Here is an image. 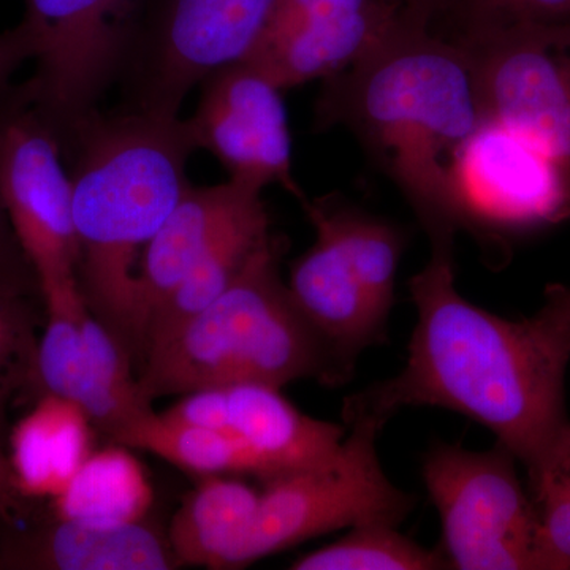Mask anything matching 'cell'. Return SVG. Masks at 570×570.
Returning <instances> with one entry per match:
<instances>
[{"mask_svg": "<svg viewBox=\"0 0 570 570\" xmlns=\"http://www.w3.org/2000/svg\"><path fill=\"white\" fill-rule=\"evenodd\" d=\"M453 247L455 239H431L430 262L409 283L417 324L406 366L348 396L344 422L385 425L404 407L448 409L489 428L527 468L532 489L570 434V325L542 311L509 321L468 302L455 285Z\"/></svg>", "mask_w": 570, "mask_h": 570, "instance_id": "cell-1", "label": "cell"}, {"mask_svg": "<svg viewBox=\"0 0 570 570\" xmlns=\"http://www.w3.org/2000/svg\"><path fill=\"white\" fill-rule=\"evenodd\" d=\"M414 10L376 50L326 78L321 126L356 135L417 213L430 239L460 230L455 165L487 121L471 52Z\"/></svg>", "mask_w": 570, "mask_h": 570, "instance_id": "cell-2", "label": "cell"}, {"mask_svg": "<svg viewBox=\"0 0 570 570\" xmlns=\"http://www.w3.org/2000/svg\"><path fill=\"white\" fill-rule=\"evenodd\" d=\"M69 156L78 283L89 313L141 360L137 257L189 186L187 119L122 107L94 111L61 141Z\"/></svg>", "mask_w": 570, "mask_h": 570, "instance_id": "cell-3", "label": "cell"}, {"mask_svg": "<svg viewBox=\"0 0 570 570\" xmlns=\"http://www.w3.org/2000/svg\"><path fill=\"white\" fill-rule=\"evenodd\" d=\"M279 261L272 236L223 295L145 356L138 384L146 400L234 384L283 389L309 377L336 387L354 376L296 306Z\"/></svg>", "mask_w": 570, "mask_h": 570, "instance_id": "cell-4", "label": "cell"}, {"mask_svg": "<svg viewBox=\"0 0 570 570\" xmlns=\"http://www.w3.org/2000/svg\"><path fill=\"white\" fill-rule=\"evenodd\" d=\"M346 425L351 434L328 460L264 480L243 568L356 524L400 527L414 510L415 498L393 485L379 461L376 441L384 425L370 417L347 420Z\"/></svg>", "mask_w": 570, "mask_h": 570, "instance_id": "cell-5", "label": "cell"}, {"mask_svg": "<svg viewBox=\"0 0 570 570\" xmlns=\"http://www.w3.org/2000/svg\"><path fill=\"white\" fill-rule=\"evenodd\" d=\"M276 0H140L121 73L126 107L179 116L184 99L257 47Z\"/></svg>", "mask_w": 570, "mask_h": 570, "instance_id": "cell-6", "label": "cell"}, {"mask_svg": "<svg viewBox=\"0 0 570 570\" xmlns=\"http://www.w3.org/2000/svg\"><path fill=\"white\" fill-rule=\"evenodd\" d=\"M515 456L434 445L423 460L428 494L442 527L449 569L538 570V505L521 485Z\"/></svg>", "mask_w": 570, "mask_h": 570, "instance_id": "cell-7", "label": "cell"}, {"mask_svg": "<svg viewBox=\"0 0 570 570\" xmlns=\"http://www.w3.org/2000/svg\"><path fill=\"white\" fill-rule=\"evenodd\" d=\"M22 24L36 70L20 96L61 142L116 80L132 40L140 0H24Z\"/></svg>", "mask_w": 570, "mask_h": 570, "instance_id": "cell-8", "label": "cell"}, {"mask_svg": "<svg viewBox=\"0 0 570 570\" xmlns=\"http://www.w3.org/2000/svg\"><path fill=\"white\" fill-rule=\"evenodd\" d=\"M0 186L11 228L45 305L81 299L80 245L61 145L21 104L7 111L3 122Z\"/></svg>", "mask_w": 570, "mask_h": 570, "instance_id": "cell-9", "label": "cell"}, {"mask_svg": "<svg viewBox=\"0 0 570 570\" xmlns=\"http://www.w3.org/2000/svg\"><path fill=\"white\" fill-rule=\"evenodd\" d=\"M487 116L534 141L570 176V20L464 33Z\"/></svg>", "mask_w": 570, "mask_h": 570, "instance_id": "cell-10", "label": "cell"}, {"mask_svg": "<svg viewBox=\"0 0 570 570\" xmlns=\"http://www.w3.org/2000/svg\"><path fill=\"white\" fill-rule=\"evenodd\" d=\"M200 86L187 119L197 149L212 153L230 179L262 190L276 184L305 204L294 175L284 89L249 61L220 67Z\"/></svg>", "mask_w": 570, "mask_h": 570, "instance_id": "cell-11", "label": "cell"}, {"mask_svg": "<svg viewBox=\"0 0 570 570\" xmlns=\"http://www.w3.org/2000/svg\"><path fill=\"white\" fill-rule=\"evenodd\" d=\"M460 228L517 230L570 216V176L534 141L494 119L479 127L455 165Z\"/></svg>", "mask_w": 570, "mask_h": 570, "instance_id": "cell-12", "label": "cell"}, {"mask_svg": "<svg viewBox=\"0 0 570 570\" xmlns=\"http://www.w3.org/2000/svg\"><path fill=\"white\" fill-rule=\"evenodd\" d=\"M414 10L407 0H276L245 61L284 91L326 80L376 50Z\"/></svg>", "mask_w": 570, "mask_h": 570, "instance_id": "cell-13", "label": "cell"}, {"mask_svg": "<svg viewBox=\"0 0 570 570\" xmlns=\"http://www.w3.org/2000/svg\"><path fill=\"white\" fill-rule=\"evenodd\" d=\"M262 193L258 187L235 179L217 186H187L174 212L142 250L138 269L142 341L156 306L236 224L264 205Z\"/></svg>", "mask_w": 570, "mask_h": 570, "instance_id": "cell-14", "label": "cell"}, {"mask_svg": "<svg viewBox=\"0 0 570 570\" xmlns=\"http://www.w3.org/2000/svg\"><path fill=\"white\" fill-rule=\"evenodd\" d=\"M292 266L288 291L314 330L352 374L367 347L387 340L389 318L371 302L335 239L322 228Z\"/></svg>", "mask_w": 570, "mask_h": 570, "instance_id": "cell-15", "label": "cell"}, {"mask_svg": "<svg viewBox=\"0 0 570 570\" xmlns=\"http://www.w3.org/2000/svg\"><path fill=\"white\" fill-rule=\"evenodd\" d=\"M223 389V431L249 450L262 480L316 466L335 455L346 438L343 426L303 414L273 385Z\"/></svg>", "mask_w": 570, "mask_h": 570, "instance_id": "cell-16", "label": "cell"}, {"mask_svg": "<svg viewBox=\"0 0 570 570\" xmlns=\"http://www.w3.org/2000/svg\"><path fill=\"white\" fill-rule=\"evenodd\" d=\"M178 566L168 540L142 521L55 523L2 542L0 568L37 570H168Z\"/></svg>", "mask_w": 570, "mask_h": 570, "instance_id": "cell-17", "label": "cell"}, {"mask_svg": "<svg viewBox=\"0 0 570 570\" xmlns=\"http://www.w3.org/2000/svg\"><path fill=\"white\" fill-rule=\"evenodd\" d=\"M92 426L80 404L47 393L11 431V487L28 498L58 497L92 453Z\"/></svg>", "mask_w": 570, "mask_h": 570, "instance_id": "cell-18", "label": "cell"}, {"mask_svg": "<svg viewBox=\"0 0 570 570\" xmlns=\"http://www.w3.org/2000/svg\"><path fill=\"white\" fill-rule=\"evenodd\" d=\"M258 501L261 490L234 475L202 479L168 528L176 562L206 569L243 568Z\"/></svg>", "mask_w": 570, "mask_h": 570, "instance_id": "cell-19", "label": "cell"}, {"mask_svg": "<svg viewBox=\"0 0 570 570\" xmlns=\"http://www.w3.org/2000/svg\"><path fill=\"white\" fill-rule=\"evenodd\" d=\"M269 238L268 214L262 205L236 224L156 306L146 325L140 365L153 348L164 344L187 321L223 295Z\"/></svg>", "mask_w": 570, "mask_h": 570, "instance_id": "cell-20", "label": "cell"}, {"mask_svg": "<svg viewBox=\"0 0 570 570\" xmlns=\"http://www.w3.org/2000/svg\"><path fill=\"white\" fill-rule=\"evenodd\" d=\"M55 519L126 524L145 520L154 491L140 461L126 445L92 450L77 474L52 498Z\"/></svg>", "mask_w": 570, "mask_h": 570, "instance_id": "cell-21", "label": "cell"}, {"mask_svg": "<svg viewBox=\"0 0 570 570\" xmlns=\"http://www.w3.org/2000/svg\"><path fill=\"white\" fill-rule=\"evenodd\" d=\"M302 205L313 227L335 239L373 305L389 318L395 302L404 235L392 224L330 197Z\"/></svg>", "mask_w": 570, "mask_h": 570, "instance_id": "cell-22", "label": "cell"}, {"mask_svg": "<svg viewBox=\"0 0 570 570\" xmlns=\"http://www.w3.org/2000/svg\"><path fill=\"white\" fill-rule=\"evenodd\" d=\"M85 379L78 404L112 439L149 412L151 401L134 377L132 355L91 313L82 317Z\"/></svg>", "mask_w": 570, "mask_h": 570, "instance_id": "cell-23", "label": "cell"}, {"mask_svg": "<svg viewBox=\"0 0 570 570\" xmlns=\"http://www.w3.org/2000/svg\"><path fill=\"white\" fill-rule=\"evenodd\" d=\"M112 441L129 449L151 452L184 471L202 475V479L239 474L262 478L257 460L230 434L175 422L154 411Z\"/></svg>", "mask_w": 570, "mask_h": 570, "instance_id": "cell-24", "label": "cell"}, {"mask_svg": "<svg viewBox=\"0 0 570 570\" xmlns=\"http://www.w3.org/2000/svg\"><path fill=\"white\" fill-rule=\"evenodd\" d=\"M294 570H438L449 569L441 549L430 550L401 534L395 524H356L343 538L303 554Z\"/></svg>", "mask_w": 570, "mask_h": 570, "instance_id": "cell-25", "label": "cell"}, {"mask_svg": "<svg viewBox=\"0 0 570 570\" xmlns=\"http://www.w3.org/2000/svg\"><path fill=\"white\" fill-rule=\"evenodd\" d=\"M47 326L37 347V374L47 393L78 404L85 379L82 317L88 313L85 299L48 305Z\"/></svg>", "mask_w": 570, "mask_h": 570, "instance_id": "cell-26", "label": "cell"}, {"mask_svg": "<svg viewBox=\"0 0 570 570\" xmlns=\"http://www.w3.org/2000/svg\"><path fill=\"white\" fill-rule=\"evenodd\" d=\"M20 287L0 281V406L37 374V347L31 314Z\"/></svg>", "mask_w": 570, "mask_h": 570, "instance_id": "cell-27", "label": "cell"}, {"mask_svg": "<svg viewBox=\"0 0 570 570\" xmlns=\"http://www.w3.org/2000/svg\"><path fill=\"white\" fill-rule=\"evenodd\" d=\"M464 33L490 31L523 22L570 20V0H452Z\"/></svg>", "mask_w": 570, "mask_h": 570, "instance_id": "cell-28", "label": "cell"}, {"mask_svg": "<svg viewBox=\"0 0 570 570\" xmlns=\"http://www.w3.org/2000/svg\"><path fill=\"white\" fill-rule=\"evenodd\" d=\"M7 112H0V149H2L3 122ZM29 273H33L28 258L22 254L20 243L11 228L9 214L3 204L2 186H0V281L28 288Z\"/></svg>", "mask_w": 570, "mask_h": 570, "instance_id": "cell-29", "label": "cell"}, {"mask_svg": "<svg viewBox=\"0 0 570 570\" xmlns=\"http://www.w3.org/2000/svg\"><path fill=\"white\" fill-rule=\"evenodd\" d=\"M36 47L31 32L22 22L0 32V97L9 89L13 75L22 63L33 61Z\"/></svg>", "mask_w": 570, "mask_h": 570, "instance_id": "cell-30", "label": "cell"}, {"mask_svg": "<svg viewBox=\"0 0 570 570\" xmlns=\"http://www.w3.org/2000/svg\"><path fill=\"white\" fill-rule=\"evenodd\" d=\"M543 313L558 321L570 325V288L551 287L547 292V302L543 305Z\"/></svg>", "mask_w": 570, "mask_h": 570, "instance_id": "cell-31", "label": "cell"}, {"mask_svg": "<svg viewBox=\"0 0 570 570\" xmlns=\"http://www.w3.org/2000/svg\"><path fill=\"white\" fill-rule=\"evenodd\" d=\"M562 480V482L569 483L570 485V434L568 441L562 445L560 455H558L557 461H554L553 466H551L550 471L547 472L546 478L540 480L538 485L532 487L531 491L538 489L540 483L546 482V480Z\"/></svg>", "mask_w": 570, "mask_h": 570, "instance_id": "cell-32", "label": "cell"}, {"mask_svg": "<svg viewBox=\"0 0 570 570\" xmlns=\"http://www.w3.org/2000/svg\"><path fill=\"white\" fill-rule=\"evenodd\" d=\"M407 2L415 7V9L425 11L430 17L434 18L439 11L449 9L452 0H407Z\"/></svg>", "mask_w": 570, "mask_h": 570, "instance_id": "cell-33", "label": "cell"}, {"mask_svg": "<svg viewBox=\"0 0 570 570\" xmlns=\"http://www.w3.org/2000/svg\"><path fill=\"white\" fill-rule=\"evenodd\" d=\"M11 487L9 456L3 452L2 442H0V501L6 497L7 490Z\"/></svg>", "mask_w": 570, "mask_h": 570, "instance_id": "cell-34", "label": "cell"}, {"mask_svg": "<svg viewBox=\"0 0 570 570\" xmlns=\"http://www.w3.org/2000/svg\"><path fill=\"white\" fill-rule=\"evenodd\" d=\"M0 558H2V543H0Z\"/></svg>", "mask_w": 570, "mask_h": 570, "instance_id": "cell-35", "label": "cell"}]
</instances>
